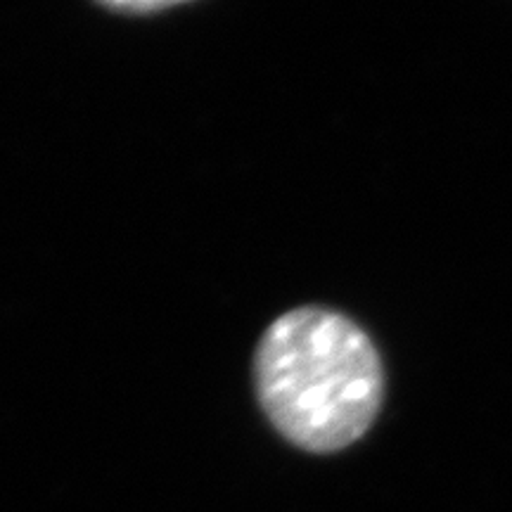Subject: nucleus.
I'll list each match as a JSON object with an SVG mask.
<instances>
[{"mask_svg": "<svg viewBox=\"0 0 512 512\" xmlns=\"http://www.w3.org/2000/svg\"><path fill=\"white\" fill-rule=\"evenodd\" d=\"M254 384L266 418L309 453H335L380 413L384 370L375 344L342 313L302 306L261 337Z\"/></svg>", "mask_w": 512, "mask_h": 512, "instance_id": "f257e3e1", "label": "nucleus"}, {"mask_svg": "<svg viewBox=\"0 0 512 512\" xmlns=\"http://www.w3.org/2000/svg\"><path fill=\"white\" fill-rule=\"evenodd\" d=\"M178 3H105L107 10L124 12V15H155V12H164L176 8Z\"/></svg>", "mask_w": 512, "mask_h": 512, "instance_id": "f03ea898", "label": "nucleus"}]
</instances>
